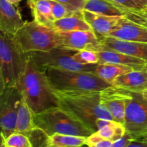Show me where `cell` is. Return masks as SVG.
<instances>
[{
    "instance_id": "1",
    "label": "cell",
    "mask_w": 147,
    "mask_h": 147,
    "mask_svg": "<svg viewBox=\"0 0 147 147\" xmlns=\"http://www.w3.org/2000/svg\"><path fill=\"white\" fill-rule=\"evenodd\" d=\"M53 90L58 106L83 122L93 132L97 131L96 121L98 119L113 120L111 113L100 105V91Z\"/></svg>"
},
{
    "instance_id": "2",
    "label": "cell",
    "mask_w": 147,
    "mask_h": 147,
    "mask_svg": "<svg viewBox=\"0 0 147 147\" xmlns=\"http://www.w3.org/2000/svg\"><path fill=\"white\" fill-rule=\"evenodd\" d=\"M17 87L34 113L58 106L57 99L45 71L37 67L30 55L25 70Z\"/></svg>"
},
{
    "instance_id": "3",
    "label": "cell",
    "mask_w": 147,
    "mask_h": 147,
    "mask_svg": "<svg viewBox=\"0 0 147 147\" xmlns=\"http://www.w3.org/2000/svg\"><path fill=\"white\" fill-rule=\"evenodd\" d=\"M28 53L16 43L14 35L0 32V92L15 87L23 76Z\"/></svg>"
},
{
    "instance_id": "4",
    "label": "cell",
    "mask_w": 147,
    "mask_h": 147,
    "mask_svg": "<svg viewBox=\"0 0 147 147\" xmlns=\"http://www.w3.org/2000/svg\"><path fill=\"white\" fill-rule=\"evenodd\" d=\"M34 121L36 126L49 136L57 133L88 137L93 133L83 122L59 106L34 113Z\"/></svg>"
},
{
    "instance_id": "5",
    "label": "cell",
    "mask_w": 147,
    "mask_h": 147,
    "mask_svg": "<svg viewBox=\"0 0 147 147\" xmlns=\"http://www.w3.org/2000/svg\"><path fill=\"white\" fill-rule=\"evenodd\" d=\"M50 86L57 90H97L111 86L94 73L59 68L44 70Z\"/></svg>"
},
{
    "instance_id": "6",
    "label": "cell",
    "mask_w": 147,
    "mask_h": 147,
    "mask_svg": "<svg viewBox=\"0 0 147 147\" xmlns=\"http://www.w3.org/2000/svg\"><path fill=\"white\" fill-rule=\"evenodd\" d=\"M14 39L25 53L45 51L61 46V39L56 30L42 25L34 20L25 22L14 34Z\"/></svg>"
},
{
    "instance_id": "7",
    "label": "cell",
    "mask_w": 147,
    "mask_h": 147,
    "mask_svg": "<svg viewBox=\"0 0 147 147\" xmlns=\"http://www.w3.org/2000/svg\"><path fill=\"white\" fill-rule=\"evenodd\" d=\"M76 53V50L59 46L45 51H32L27 53L43 71L47 68H59L95 73L97 64L82 65L77 63L73 57Z\"/></svg>"
},
{
    "instance_id": "8",
    "label": "cell",
    "mask_w": 147,
    "mask_h": 147,
    "mask_svg": "<svg viewBox=\"0 0 147 147\" xmlns=\"http://www.w3.org/2000/svg\"><path fill=\"white\" fill-rule=\"evenodd\" d=\"M22 93L17 86L6 88L0 92V126L1 141L16 131L17 114Z\"/></svg>"
},
{
    "instance_id": "9",
    "label": "cell",
    "mask_w": 147,
    "mask_h": 147,
    "mask_svg": "<svg viewBox=\"0 0 147 147\" xmlns=\"http://www.w3.org/2000/svg\"><path fill=\"white\" fill-rule=\"evenodd\" d=\"M124 126L132 136L147 132V100L142 92L131 91V98L126 104Z\"/></svg>"
},
{
    "instance_id": "10",
    "label": "cell",
    "mask_w": 147,
    "mask_h": 147,
    "mask_svg": "<svg viewBox=\"0 0 147 147\" xmlns=\"http://www.w3.org/2000/svg\"><path fill=\"white\" fill-rule=\"evenodd\" d=\"M131 98V91L113 85L100 91V103L113 117V120L124 124L126 109Z\"/></svg>"
},
{
    "instance_id": "11",
    "label": "cell",
    "mask_w": 147,
    "mask_h": 147,
    "mask_svg": "<svg viewBox=\"0 0 147 147\" xmlns=\"http://www.w3.org/2000/svg\"><path fill=\"white\" fill-rule=\"evenodd\" d=\"M61 39V46L70 50H88L98 52L103 50V44L92 30L71 32H57Z\"/></svg>"
},
{
    "instance_id": "12",
    "label": "cell",
    "mask_w": 147,
    "mask_h": 147,
    "mask_svg": "<svg viewBox=\"0 0 147 147\" xmlns=\"http://www.w3.org/2000/svg\"><path fill=\"white\" fill-rule=\"evenodd\" d=\"M103 44V50L110 49L137 57L147 63V42L126 41L109 36L99 37Z\"/></svg>"
},
{
    "instance_id": "13",
    "label": "cell",
    "mask_w": 147,
    "mask_h": 147,
    "mask_svg": "<svg viewBox=\"0 0 147 147\" xmlns=\"http://www.w3.org/2000/svg\"><path fill=\"white\" fill-rule=\"evenodd\" d=\"M107 36L131 42H147V30L122 17Z\"/></svg>"
},
{
    "instance_id": "14",
    "label": "cell",
    "mask_w": 147,
    "mask_h": 147,
    "mask_svg": "<svg viewBox=\"0 0 147 147\" xmlns=\"http://www.w3.org/2000/svg\"><path fill=\"white\" fill-rule=\"evenodd\" d=\"M8 0H0V32L14 35L24 24L20 11Z\"/></svg>"
},
{
    "instance_id": "15",
    "label": "cell",
    "mask_w": 147,
    "mask_h": 147,
    "mask_svg": "<svg viewBox=\"0 0 147 147\" xmlns=\"http://www.w3.org/2000/svg\"><path fill=\"white\" fill-rule=\"evenodd\" d=\"M82 14L85 21L98 37L107 36L122 17L103 15L84 9L82 10Z\"/></svg>"
},
{
    "instance_id": "16",
    "label": "cell",
    "mask_w": 147,
    "mask_h": 147,
    "mask_svg": "<svg viewBox=\"0 0 147 147\" xmlns=\"http://www.w3.org/2000/svg\"><path fill=\"white\" fill-rule=\"evenodd\" d=\"M98 63H116L129 66L137 70H147V63L133 56L110 49L98 52Z\"/></svg>"
},
{
    "instance_id": "17",
    "label": "cell",
    "mask_w": 147,
    "mask_h": 147,
    "mask_svg": "<svg viewBox=\"0 0 147 147\" xmlns=\"http://www.w3.org/2000/svg\"><path fill=\"white\" fill-rule=\"evenodd\" d=\"M113 86L130 91L142 92L147 88V70H134L118 77Z\"/></svg>"
},
{
    "instance_id": "18",
    "label": "cell",
    "mask_w": 147,
    "mask_h": 147,
    "mask_svg": "<svg viewBox=\"0 0 147 147\" xmlns=\"http://www.w3.org/2000/svg\"><path fill=\"white\" fill-rule=\"evenodd\" d=\"M96 133L106 139L116 142L126 134V129L124 124L113 119H98L96 121Z\"/></svg>"
},
{
    "instance_id": "19",
    "label": "cell",
    "mask_w": 147,
    "mask_h": 147,
    "mask_svg": "<svg viewBox=\"0 0 147 147\" xmlns=\"http://www.w3.org/2000/svg\"><path fill=\"white\" fill-rule=\"evenodd\" d=\"M27 2L34 21L42 25L53 28L55 20L52 13L50 0H35Z\"/></svg>"
},
{
    "instance_id": "20",
    "label": "cell",
    "mask_w": 147,
    "mask_h": 147,
    "mask_svg": "<svg viewBox=\"0 0 147 147\" xmlns=\"http://www.w3.org/2000/svg\"><path fill=\"white\" fill-rule=\"evenodd\" d=\"M53 29L57 32H71L78 30H92L89 24L85 21L82 11L72 15L55 20L53 22Z\"/></svg>"
},
{
    "instance_id": "21",
    "label": "cell",
    "mask_w": 147,
    "mask_h": 147,
    "mask_svg": "<svg viewBox=\"0 0 147 147\" xmlns=\"http://www.w3.org/2000/svg\"><path fill=\"white\" fill-rule=\"evenodd\" d=\"M134 70L133 67L121 64L98 63L94 73L102 80L113 85L118 77Z\"/></svg>"
},
{
    "instance_id": "22",
    "label": "cell",
    "mask_w": 147,
    "mask_h": 147,
    "mask_svg": "<svg viewBox=\"0 0 147 147\" xmlns=\"http://www.w3.org/2000/svg\"><path fill=\"white\" fill-rule=\"evenodd\" d=\"M34 115V112L27 104L24 96L22 95L21 102L17 114L16 131L24 134L27 136L36 127Z\"/></svg>"
},
{
    "instance_id": "23",
    "label": "cell",
    "mask_w": 147,
    "mask_h": 147,
    "mask_svg": "<svg viewBox=\"0 0 147 147\" xmlns=\"http://www.w3.org/2000/svg\"><path fill=\"white\" fill-rule=\"evenodd\" d=\"M83 9L103 15L123 17V11L112 0H86Z\"/></svg>"
},
{
    "instance_id": "24",
    "label": "cell",
    "mask_w": 147,
    "mask_h": 147,
    "mask_svg": "<svg viewBox=\"0 0 147 147\" xmlns=\"http://www.w3.org/2000/svg\"><path fill=\"white\" fill-rule=\"evenodd\" d=\"M86 136L55 133L48 136L46 147H78L86 145Z\"/></svg>"
},
{
    "instance_id": "25",
    "label": "cell",
    "mask_w": 147,
    "mask_h": 147,
    "mask_svg": "<svg viewBox=\"0 0 147 147\" xmlns=\"http://www.w3.org/2000/svg\"><path fill=\"white\" fill-rule=\"evenodd\" d=\"M118 5L123 11V17L147 30V7L142 9H134L126 8L119 4Z\"/></svg>"
},
{
    "instance_id": "26",
    "label": "cell",
    "mask_w": 147,
    "mask_h": 147,
    "mask_svg": "<svg viewBox=\"0 0 147 147\" xmlns=\"http://www.w3.org/2000/svg\"><path fill=\"white\" fill-rule=\"evenodd\" d=\"M1 146L32 147V145L27 135L15 131L9 135L4 141L1 142Z\"/></svg>"
},
{
    "instance_id": "27",
    "label": "cell",
    "mask_w": 147,
    "mask_h": 147,
    "mask_svg": "<svg viewBox=\"0 0 147 147\" xmlns=\"http://www.w3.org/2000/svg\"><path fill=\"white\" fill-rule=\"evenodd\" d=\"M73 57L77 63L82 65L98 64L99 62L98 52L93 50H78L73 55Z\"/></svg>"
},
{
    "instance_id": "28",
    "label": "cell",
    "mask_w": 147,
    "mask_h": 147,
    "mask_svg": "<svg viewBox=\"0 0 147 147\" xmlns=\"http://www.w3.org/2000/svg\"><path fill=\"white\" fill-rule=\"evenodd\" d=\"M27 136L30 139V142L33 146H47V139L49 135L42 129L36 126Z\"/></svg>"
},
{
    "instance_id": "29",
    "label": "cell",
    "mask_w": 147,
    "mask_h": 147,
    "mask_svg": "<svg viewBox=\"0 0 147 147\" xmlns=\"http://www.w3.org/2000/svg\"><path fill=\"white\" fill-rule=\"evenodd\" d=\"M52 7V13H53V18L55 21L67 16L72 15L76 12L70 11L65 4L56 1V0H50ZM79 12V11H78Z\"/></svg>"
},
{
    "instance_id": "30",
    "label": "cell",
    "mask_w": 147,
    "mask_h": 147,
    "mask_svg": "<svg viewBox=\"0 0 147 147\" xmlns=\"http://www.w3.org/2000/svg\"><path fill=\"white\" fill-rule=\"evenodd\" d=\"M113 144L112 141L102 137L96 132H93L87 137L86 145L90 147H112Z\"/></svg>"
},
{
    "instance_id": "31",
    "label": "cell",
    "mask_w": 147,
    "mask_h": 147,
    "mask_svg": "<svg viewBox=\"0 0 147 147\" xmlns=\"http://www.w3.org/2000/svg\"><path fill=\"white\" fill-rule=\"evenodd\" d=\"M116 4L126 7L128 9H142L147 7L144 3L140 0H112Z\"/></svg>"
},
{
    "instance_id": "32",
    "label": "cell",
    "mask_w": 147,
    "mask_h": 147,
    "mask_svg": "<svg viewBox=\"0 0 147 147\" xmlns=\"http://www.w3.org/2000/svg\"><path fill=\"white\" fill-rule=\"evenodd\" d=\"M65 4L70 11L73 12L81 11L84 8L86 0H56Z\"/></svg>"
},
{
    "instance_id": "33",
    "label": "cell",
    "mask_w": 147,
    "mask_h": 147,
    "mask_svg": "<svg viewBox=\"0 0 147 147\" xmlns=\"http://www.w3.org/2000/svg\"><path fill=\"white\" fill-rule=\"evenodd\" d=\"M134 138L132 135L129 133V131H126V134L120 138L119 139L116 140V142H113V147H129L130 145L131 142L133 141Z\"/></svg>"
},
{
    "instance_id": "34",
    "label": "cell",
    "mask_w": 147,
    "mask_h": 147,
    "mask_svg": "<svg viewBox=\"0 0 147 147\" xmlns=\"http://www.w3.org/2000/svg\"><path fill=\"white\" fill-rule=\"evenodd\" d=\"M133 138L136 140H138L139 142H142L147 144V132H144V133L139 134L136 135V136H134Z\"/></svg>"
},
{
    "instance_id": "35",
    "label": "cell",
    "mask_w": 147,
    "mask_h": 147,
    "mask_svg": "<svg viewBox=\"0 0 147 147\" xmlns=\"http://www.w3.org/2000/svg\"><path fill=\"white\" fill-rule=\"evenodd\" d=\"M8 1H9L10 3H11L12 4H14V6H18L22 0H8Z\"/></svg>"
},
{
    "instance_id": "36",
    "label": "cell",
    "mask_w": 147,
    "mask_h": 147,
    "mask_svg": "<svg viewBox=\"0 0 147 147\" xmlns=\"http://www.w3.org/2000/svg\"><path fill=\"white\" fill-rule=\"evenodd\" d=\"M142 95H143L144 97L145 98H146L147 100V88L146 89H145V90H144L142 92Z\"/></svg>"
},
{
    "instance_id": "37",
    "label": "cell",
    "mask_w": 147,
    "mask_h": 147,
    "mask_svg": "<svg viewBox=\"0 0 147 147\" xmlns=\"http://www.w3.org/2000/svg\"><path fill=\"white\" fill-rule=\"evenodd\" d=\"M140 1H142V2H143V3H144V4H146V2H145V0H140Z\"/></svg>"
},
{
    "instance_id": "38",
    "label": "cell",
    "mask_w": 147,
    "mask_h": 147,
    "mask_svg": "<svg viewBox=\"0 0 147 147\" xmlns=\"http://www.w3.org/2000/svg\"><path fill=\"white\" fill-rule=\"evenodd\" d=\"M145 2H146V6H147V0H145Z\"/></svg>"
},
{
    "instance_id": "39",
    "label": "cell",
    "mask_w": 147,
    "mask_h": 147,
    "mask_svg": "<svg viewBox=\"0 0 147 147\" xmlns=\"http://www.w3.org/2000/svg\"><path fill=\"white\" fill-rule=\"evenodd\" d=\"M33 1V0H27V1Z\"/></svg>"
},
{
    "instance_id": "40",
    "label": "cell",
    "mask_w": 147,
    "mask_h": 147,
    "mask_svg": "<svg viewBox=\"0 0 147 147\" xmlns=\"http://www.w3.org/2000/svg\"><path fill=\"white\" fill-rule=\"evenodd\" d=\"M33 1H35V0H33Z\"/></svg>"
}]
</instances>
